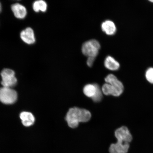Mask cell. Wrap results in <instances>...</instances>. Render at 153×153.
I'll list each match as a JSON object with an SVG mask.
<instances>
[{
    "label": "cell",
    "instance_id": "1",
    "mask_svg": "<svg viewBox=\"0 0 153 153\" xmlns=\"http://www.w3.org/2000/svg\"><path fill=\"white\" fill-rule=\"evenodd\" d=\"M115 136L117 142L111 145L109 152L110 153H127L130 147V143L132 137L127 127L123 126L117 129Z\"/></svg>",
    "mask_w": 153,
    "mask_h": 153
},
{
    "label": "cell",
    "instance_id": "2",
    "mask_svg": "<svg viewBox=\"0 0 153 153\" xmlns=\"http://www.w3.org/2000/svg\"><path fill=\"white\" fill-rule=\"evenodd\" d=\"M106 83L103 85L102 93L106 95H112L114 97H119L123 93L124 86L121 82L114 74H108L105 78Z\"/></svg>",
    "mask_w": 153,
    "mask_h": 153
},
{
    "label": "cell",
    "instance_id": "3",
    "mask_svg": "<svg viewBox=\"0 0 153 153\" xmlns=\"http://www.w3.org/2000/svg\"><path fill=\"white\" fill-rule=\"evenodd\" d=\"M65 120L69 127L72 128L77 127L80 122H83V109L77 107L70 108L67 113Z\"/></svg>",
    "mask_w": 153,
    "mask_h": 153
},
{
    "label": "cell",
    "instance_id": "4",
    "mask_svg": "<svg viewBox=\"0 0 153 153\" xmlns=\"http://www.w3.org/2000/svg\"><path fill=\"white\" fill-rule=\"evenodd\" d=\"M101 45L96 39H91L84 43L82 45V51L83 54L88 57H96L98 55Z\"/></svg>",
    "mask_w": 153,
    "mask_h": 153
},
{
    "label": "cell",
    "instance_id": "5",
    "mask_svg": "<svg viewBox=\"0 0 153 153\" xmlns=\"http://www.w3.org/2000/svg\"><path fill=\"white\" fill-rule=\"evenodd\" d=\"M18 98L16 91L11 88L3 87L0 89V101L3 104L11 105L14 104Z\"/></svg>",
    "mask_w": 153,
    "mask_h": 153
},
{
    "label": "cell",
    "instance_id": "6",
    "mask_svg": "<svg viewBox=\"0 0 153 153\" xmlns=\"http://www.w3.org/2000/svg\"><path fill=\"white\" fill-rule=\"evenodd\" d=\"M1 85L3 87L11 88L16 85L17 79L14 71L10 69L5 68L1 72Z\"/></svg>",
    "mask_w": 153,
    "mask_h": 153
},
{
    "label": "cell",
    "instance_id": "7",
    "mask_svg": "<svg viewBox=\"0 0 153 153\" xmlns=\"http://www.w3.org/2000/svg\"><path fill=\"white\" fill-rule=\"evenodd\" d=\"M20 37L24 42L28 45L34 44L36 41L33 30L31 28L28 27L22 30L20 34Z\"/></svg>",
    "mask_w": 153,
    "mask_h": 153
},
{
    "label": "cell",
    "instance_id": "8",
    "mask_svg": "<svg viewBox=\"0 0 153 153\" xmlns=\"http://www.w3.org/2000/svg\"><path fill=\"white\" fill-rule=\"evenodd\" d=\"M101 29L107 35L112 36L115 34L117 28L115 24L112 21L107 20L101 25Z\"/></svg>",
    "mask_w": 153,
    "mask_h": 153
},
{
    "label": "cell",
    "instance_id": "9",
    "mask_svg": "<svg viewBox=\"0 0 153 153\" xmlns=\"http://www.w3.org/2000/svg\"><path fill=\"white\" fill-rule=\"evenodd\" d=\"M11 10L15 17L19 19H23L26 17L27 10L23 5L19 3L15 4L11 6Z\"/></svg>",
    "mask_w": 153,
    "mask_h": 153
},
{
    "label": "cell",
    "instance_id": "10",
    "mask_svg": "<svg viewBox=\"0 0 153 153\" xmlns=\"http://www.w3.org/2000/svg\"><path fill=\"white\" fill-rule=\"evenodd\" d=\"M20 118L23 125L25 127H30L33 125L35 122V118L31 113L24 111L20 114Z\"/></svg>",
    "mask_w": 153,
    "mask_h": 153
},
{
    "label": "cell",
    "instance_id": "11",
    "mask_svg": "<svg viewBox=\"0 0 153 153\" xmlns=\"http://www.w3.org/2000/svg\"><path fill=\"white\" fill-rule=\"evenodd\" d=\"M104 64L105 68L112 71L117 70L120 68L119 63L110 56H108L105 58Z\"/></svg>",
    "mask_w": 153,
    "mask_h": 153
},
{
    "label": "cell",
    "instance_id": "12",
    "mask_svg": "<svg viewBox=\"0 0 153 153\" xmlns=\"http://www.w3.org/2000/svg\"><path fill=\"white\" fill-rule=\"evenodd\" d=\"M96 84H88L84 87L83 93L86 96L93 98L96 92Z\"/></svg>",
    "mask_w": 153,
    "mask_h": 153
},
{
    "label": "cell",
    "instance_id": "13",
    "mask_svg": "<svg viewBox=\"0 0 153 153\" xmlns=\"http://www.w3.org/2000/svg\"><path fill=\"white\" fill-rule=\"evenodd\" d=\"M33 8L36 12H39V11L45 12L47 9V3L43 0L36 1L33 4Z\"/></svg>",
    "mask_w": 153,
    "mask_h": 153
},
{
    "label": "cell",
    "instance_id": "14",
    "mask_svg": "<svg viewBox=\"0 0 153 153\" xmlns=\"http://www.w3.org/2000/svg\"><path fill=\"white\" fill-rule=\"evenodd\" d=\"M97 91L95 94L93 98H92L93 100L95 102H99L102 99V92L101 90L100 86L96 84Z\"/></svg>",
    "mask_w": 153,
    "mask_h": 153
},
{
    "label": "cell",
    "instance_id": "15",
    "mask_svg": "<svg viewBox=\"0 0 153 153\" xmlns=\"http://www.w3.org/2000/svg\"><path fill=\"white\" fill-rule=\"evenodd\" d=\"M146 79L150 83L153 84V68H150L146 71Z\"/></svg>",
    "mask_w": 153,
    "mask_h": 153
},
{
    "label": "cell",
    "instance_id": "16",
    "mask_svg": "<svg viewBox=\"0 0 153 153\" xmlns=\"http://www.w3.org/2000/svg\"><path fill=\"white\" fill-rule=\"evenodd\" d=\"M96 57H88L87 61V64L88 66L91 67L93 66L94 62Z\"/></svg>",
    "mask_w": 153,
    "mask_h": 153
},
{
    "label": "cell",
    "instance_id": "17",
    "mask_svg": "<svg viewBox=\"0 0 153 153\" xmlns=\"http://www.w3.org/2000/svg\"><path fill=\"white\" fill-rule=\"evenodd\" d=\"M1 3H0V11H1Z\"/></svg>",
    "mask_w": 153,
    "mask_h": 153
},
{
    "label": "cell",
    "instance_id": "18",
    "mask_svg": "<svg viewBox=\"0 0 153 153\" xmlns=\"http://www.w3.org/2000/svg\"><path fill=\"white\" fill-rule=\"evenodd\" d=\"M150 1L151 2H152L153 3V0H152V1Z\"/></svg>",
    "mask_w": 153,
    "mask_h": 153
}]
</instances>
